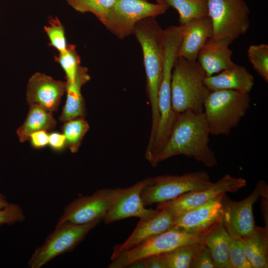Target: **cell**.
Instances as JSON below:
<instances>
[{"label":"cell","instance_id":"1","mask_svg":"<svg viewBox=\"0 0 268 268\" xmlns=\"http://www.w3.org/2000/svg\"><path fill=\"white\" fill-rule=\"evenodd\" d=\"M209 135L203 112L184 111L179 114L166 143L150 163L156 167L170 157L184 155L207 167L216 166V157L208 145Z\"/></svg>","mask_w":268,"mask_h":268},{"label":"cell","instance_id":"2","mask_svg":"<svg viewBox=\"0 0 268 268\" xmlns=\"http://www.w3.org/2000/svg\"><path fill=\"white\" fill-rule=\"evenodd\" d=\"M154 18L141 20L135 25L134 31L143 52L147 91L151 108L150 141L154 139L160 120L158 97L164 62L163 30Z\"/></svg>","mask_w":268,"mask_h":268},{"label":"cell","instance_id":"3","mask_svg":"<svg viewBox=\"0 0 268 268\" xmlns=\"http://www.w3.org/2000/svg\"><path fill=\"white\" fill-rule=\"evenodd\" d=\"M206 76L197 61L177 58L171 81L172 106L175 112H203L204 102L210 92L204 83Z\"/></svg>","mask_w":268,"mask_h":268},{"label":"cell","instance_id":"4","mask_svg":"<svg viewBox=\"0 0 268 268\" xmlns=\"http://www.w3.org/2000/svg\"><path fill=\"white\" fill-rule=\"evenodd\" d=\"M250 104L249 93L233 90L210 91L203 105L210 134L229 135L246 115Z\"/></svg>","mask_w":268,"mask_h":268},{"label":"cell","instance_id":"5","mask_svg":"<svg viewBox=\"0 0 268 268\" xmlns=\"http://www.w3.org/2000/svg\"><path fill=\"white\" fill-rule=\"evenodd\" d=\"M212 182L206 171L181 175H164L150 178L142 191L141 198L145 207L173 200L188 192L200 191L211 186Z\"/></svg>","mask_w":268,"mask_h":268},{"label":"cell","instance_id":"6","mask_svg":"<svg viewBox=\"0 0 268 268\" xmlns=\"http://www.w3.org/2000/svg\"><path fill=\"white\" fill-rule=\"evenodd\" d=\"M100 221L84 224L66 222L56 226L43 243L35 249L27 262V267L40 268L57 257L72 251Z\"/></svg>","mask_w":268,"mask_h":268},{"label":"cell","instance_id":"7","mask_svg":"<svg viewBox=\"0 0 268 268\" xmlns=\"http://www.w3.org/2000/svg\"><path fill=\"white\" fill-rule=\"evenodd\" d=\"M207 2L213 28L211 38L233 42L247 33L250 10L245 0H207Z\"/></svg>","mask_w":268,"mask_h":268},{"label":"cell","instance_id":"8","mask_svg":"<svg viewBox=\"0 0 268 268\" xmlns=\"http://www.w3.org/2000/svg\"><path fill=\"white\" fill-rule=\"evenodd\" d=\"M201 236L173 227L111 258L108 268H126L132 262L151 255L164 253L185 244L201 243Z\"/></svg>","mask_w":268,"mask_h":268},{"label":"cell","instance_id":"9","mask_svg":"<svg viewBox=\"0 0 268 268\" xmlns=\"http://www.w3.org/2000/svg\"><path fill=\"white\" fill-rule=\"evenodd\" d=\"M168 7V4L145 0H116L103 24L119 38L123 39L134 33L138 22L162 14Z\"/></svg>","mask_w":268,"mask_h":268},{"label":"cell","instance_id":"10","mask_svg":"<svg viewBox=\"0 0 268 268\" xmlns=\"http://www.w3.org/2000/svg\"><path fill=\"white\" fill-rule=\"evenodd\" d=\"M268 197V186L258 181L253 191L240 201L231 200L224 194L222 198L221 221L231 238L239 239L251 233L255 228L253 207L259 198Z\"/></svg>","mask_w":268,"mask_h":268},{"label":"cell","instance_id":"11","mask_svg":"<svg viewBox=\"0 0 268 268\" xmlns=\"http://www.w3.org/2000/svg\"><path fill=\"white\" fill-rule=\"evenodd\" d=\"M116 189H102L89 196L76 198L65 206L56 226L68 222L84 224L101 220L113 203Z\"/></svg>","mask_w":268,"mask_h":268},{"label":"cell","instance_id":"12","mask_svg":"<svg viewBox=\"0 0 268 268\" xmlns=\"http://www.w3.org/2000/svg\"><path fill=\"white\" fill-rule=\"evenodd\" d=\"M246 185L245 179L225 174L206 189L188 192L173 200L158 203L156 208H168L176 215L201 205L221 195L236 193Z\"/></svg>","mask_w":268,"mask_h":268},{"label":"cell","instance_id":"13","mask_svg":"<svg viewBox=\"0 0 268 268\" xmlns=\"http://www.w3.org/2000/svg\"><path fill=\"white\" fill-rule=\"evenodd\" d=\"M150 181V178H147L131 187L116 188L115 198L104 216L103 221L109 224L132 217L144 219L155 214L158 209L147 208L141 198L142 190Z\"/></svg>","mask_w":268,"mask_h":268},{"label":"cell","instance_id":"14","mask_svg":"<svg viewBox=\"0 0 268 268\" xmlns=\"http://www.w3.org/2000/svg\"><path fill=\"white\" fill-rule=\"evenodd\" d=\"M67 82L37 72L29 78L26 100L29 105L36 104L48 111L58 110L62 98L66 92Z\"/></svg>","mask_w":268,"mask_h":268},{"label":"cell","instance_id":"15","mask_svg":"<svg viewBox=\"0 0 268 268\" xmlns=\"http://www.w3.org/2000/svg\"><path fill=\"white\" fill-rule=\"evenodd\" d=\"M224 194L175 215L173 227L198 235L208 232L221 220L223 212L222 198Z\"/></svg>","mask_w":268,"mask_h":268},{"label":"cell","instance_id":"16","mask_svg":"<svg viewBox=\"0 0 268 268\" xmlns=\"http://www.w3.org/2000/svg\"><path fill=\"white\" fill-rule=\"evenodd\" d=\"M153 215L140 219L133 232L123 243L113 248L111 259L130 249L155 235L173 227L175 215L168 208L157 209Z\"/></svg>","mask_w":268,"mask_h":268},{"label":"cell","instance_id":"17","mask_svg":"<svg viewBox=\"0 0 268 268\" xmlns=\"http://www.w3.org/2000/svg\"><path fill=\"white\" fill-rule=\"evenodd\" d=\"M182 26V37L177 58L197 61L199 52L212 37L211 20L208 15L194 19Z\"/></svg>","mask_w":268,"mask_h":268},{"label":"cell","instance_id":"18","mask_svg":"<svg viewBox=\"0 0 268 268\" xmlns=\"http://www.w3.org/2000/svg\"><path fill=\"white\" fill-rule=\"evenodd\" d=\"M232 42L227 38H210L200 50L198 62L206 76L219 73L235 64L232 60V51L229 47Z\"/></svg>","mask_w":268,"mask_h":268},{"label":"cell","instance_id":"19","mask_svg":"<svg viewBox=\"0 0 268 268\" xmlns=\"http://www.w3.org/2000/svg\"><path fill=\"white\" fill-rule=\"evenodd\" d=\"M204 83L210 91L233 90L250 93L255 79L245 67L235 64L217 74L206 76Z\"/></svg>","mask_w":268,"mask_h":268},{"label":"cell","instance_id":"20","mask_svg":"<svg viewBox=\"0 0 268 268\" xmlns=\"http://www.w3.org/2000/svg\"><path fill=\"white\" fill-rule=\"evenodd\" d=\"M87 69L80 66L76 78L72 83L67 82V99L59 117L61 122L84 118L85 114V106L81 94L82 86L90 80Z\"/></svg>","mask_w":268,"mask_h":268},{"label":"cell","instance_id":"21","mask_svg":"<svg viewBox=\"0 0 268 268\" xmlns=\"http://www.w3.org/2000/svg\"><path fill=\"white\" fill-rule=\"evenodd\" d=\"M231 238L221 220L201 236V244L209 250L216 268H230L229 252Z\"/></svg>","mask_w":268,"mask_h":268},{"label":"cell","instance_id":"22","mask_svg":"<svg viewBox=\"0 0 268 268\" xmlns=\"http://www.w3.org/2000/svg\"><path fill=\"white\" fill-rule=\"evenodd\" d=\"M239 239L253 268H268V228L256 226L253 232Z\"/></svg>","mask_w":268,"mask_h":268},{"label":"cell","instance_id":"23","mask_svg":"<svg viewBox=\"0 0 268 268\" xmlns=\"http://www.w3.org/2000/svg\"><path fill=\"white\" fill-rule=\"evenodd\" d=\"M57 122L53 113L36 104L29 105L27 117L23 123L17 129L16 134L20 142L29 140L30 135L39 131H51Z\"/></svg>","mask_w":268,"mask_h":268},{"label":"cell","instance_id":"24","mask_svg":"<svg viewBox=\"0 0 268 268\" xmlns=\"http://www.w3.org/2000/svg\"><path fill=\"white\" fill-rule=\"evenodd\" d=\"M169 6L175 8L179 14L180 25L194 19L208 16L207 0H165Z\"/></svg>","mask_w":268,"mask_h":268},{"label":"cell","instance_id":"25","mask_svg":"<svg viewBox=\"0 0 268 268\" xmlns=\"http://www.w3.org/2000/svg\"><path fill=\"white\" fill-rule=\"evenodd\" d=\"M201 243H195L180 246L162 253L167 268H192Z\"/></svg>","mask_w":268,"mask_h":268},{"label":"cell","instance_id":"26","mask_svg":"<svg viewBox=\"0 0 268 268\" xmlns=\"http://www.w3.org/2000/svg\"><path fill=\"white\" fill-rule=\"evenodd\" d=\"M89 129V126L84 118H77L65 122L62 130L66 138V145L72 153L77 152Z\"/></svg>","mask_w":268,"mask_h":268},{"label":"cell","instance_id":"27","mask_svg":"<svg viewBox=\"0 0 268 268\" xmlns=\"http://www.w3.org/2000/svg\"><path fill=\"white\" fill-rule=\"evenodd\" d=\"M74 10L80 13L90 12L103 24L116 0H66Z\"/></svg>","mask_w":268,"mask_h":268},{"label":"cell","instance_id":"28","mask_svg":"<svg viewBox=\"0 0 268 268\" xmlns=\"http://www.w3.org/2000/svg\"><path fill=\"white\" fill-rule=\"evenodd\" d=\"M57 62L63 69L67 83L74 81L80 67V59L73 45L68 44L64 52L59 53L55 57Z\"/></svg>","mask_w":268,"mask_h":268},{"label":"cell","instance_id":"29","mask_svg":"<svg viewBox=\"0 0 268 268\" xmlns=\"http://www.w3.org/2000/svg\"><path fill=\"white\" fill-rule=\"evenodd\" d=\"M249 60L255 71L268 82V45L260 44L250 46L247 51Z\"/></svg>","mask_w":268,"mask_h":268},{"label":"cell","instance_id":"30","mask_svg":"<svg viewBox=\"0 0 268 268\" xmlns=\"http://www.w3.org/2000/svg\"><path fill=\"white\" fill-rule=\"evenodd\" d=\"M44 31L49 41V45L59 53L66 51L67 48L65 28L57 17L49 18L48 24L44 26Z\"/></svg>","mask_w":268,"mask_h":268},{"label":"cell","instance_id":"31","mask_svg":"<svg viewBox=\"0 0 268 268\" xmlns=\"http://www.w3.org/2000/svg\"><path fill=\"white\" fill-rule=\"evenodd\" d=\"M229 261L230 268H253L239 239H231Z\"/></svg>","mask_w":268,"mask_h":268},{"label":"cell","instance_id":"32","mask_svg":"<svg viewBox=\"0 0 268 268\" xmlns=\"http://www.w3.org/2000/svg\"><path fill=\"white\" fill-rule=\"evenodd\" d=\"M25 215L22 207L15 203H9L0 209V225H11L24 222Z\"/></svg>","mask_w":268,"mask_h":268},{"label":"cell","instance_id":"33","mask_svg":"<svg viewBox=\"0 0 268 268\" xmlns=\"http://www.w3.org/2000/svg\"><path fill=\"white\" fill-rule=\"evenodd\" d=\"M192 268H216L209 250L202 244L200 245Z\"/></svg>","mask_w":268,"mask_h":268},{"label":"cell","instance_id":"34","mask_svg":"<svg viewBox=\"0 0 268 268\" xmlns=\"http://www.w3.org/2000/svg\"><path fill=\"white\" fill-rule=\"evenodd\" d=\"M49 135L47 131H39L32 133L30 135L29 140L34 147L42 148L48 144Z\"/></svg>","mask_w":268,"mask_h":268},{"label":"cell","instance_id":"35","mask_svg":"<svg viewBox=\"0 0 268 268\" xmlns=\"http://www.w3.org/2000/svg\"><path fill=\"white\" fill-rule=\"evenodd\" d=\"M142 260L144 268H167L162 254L151 255Z\"/></svg>","mask_w":268,"mask_h":268},{"label":"cell","instance_id":"36","mask_svg":"<svg viewBox=\"0 0 268 268\" xmlns=\"http://www.w3.org/2000/svg\"><path fill=\"white\" fill-rule=\"evenodd\" d=\"M48 144L55 150H61L66 145V138L63 134L53 132L49 135Z\"/></svg>","mask_w":268,"mask_h":268},{"label":"cell","instance_id":"37","mask_svg":"<svg viewBox=\"0 0 268 268\" xmlns=\"http://www.w3.org/2000/svg\"><path fill=\"white\" fill-rule=\"evenodd\" d=\"M262 214L263 217L264 218L266 226L265 227L268 228V197H263L262 198Z\"/></svg>","mask_w":268,"mask_h":268},{"label":"cell","instance_id":"38","mask_svg":"<svg viewBox=\"0 0 268 268\" xmlns=\"http://www.w3.org/2000/svg\"><path fill=\"white\" fill-rule=\"evenodd\" d=\"M9 203L5 196L0 193V209L6 206Z\"/></svg>","mask_w":268,"mask_h":268},{"label":"cell","instance_id":"39","mask_svg":"<svg viewBox=\"0 0 268 268\" xmlns=\"http://www.w3.org/2000/svg\"><path fill=\"white\" fill-rule=\"evenodd\" d=\"M157 2L160 4H167L165 1V0H156Z\"/></svg>","mask_w":268,"mask_h":268}]
</instances>
